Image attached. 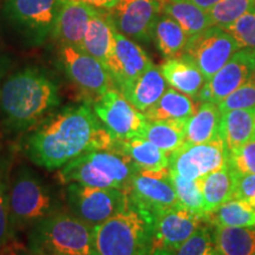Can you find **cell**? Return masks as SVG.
<instances>
[{
    "label": "cell",
    "instance_id": "obj_1",
    "mask_svg": "<svg viewBox=\"0 0 255 255\" xmlns=\"http://www.w3.org/2000/svg\"><path fill=\"white\" fill-rule=\"evenodd\" d=\"M115 141L94 109L82 104L41 121L25 139L24 151L36 165L53 170L87 151L113 148Z\"/></svg>",
    "mask_w": 255,
    "mask_h": 255
},
{
    "label": "cell",
    "instance_id": "obj_2",
    "mask_svg": "<svg viewBox=\"0 0 255 255\" xmlns=\"http://www.w3.org/2000/svg\"><path fill=\"white\" fill-rule=\"evenodd\" d=\"M59 103L55 79L37 68L13 73L0 88V113L5 127L14 131L33 129Z\"/></svg>",
    "mask_w": 255,
    "mask_h": 255
},
{
    "label": "cell",
    "instance_id": "obj_3",
    "mask_svg": "<svg viewBox=\"0 0 255 255\" xmlns=\"http://www.w3.org/2000/svg\"><path fill=\"white\" fill-rule=\"evenodd\" d=\"M152 237L154 216L130 196L122 210L95 227L98 255H150Z\"/></svg>",
    "mask_w": 255,
    "mask_h": 255
},
{
    "label": "cell",
    "instance_id": "obj_4",
    "mask_svg": "<svg viewBox=\"0 0 255 255\" xmlns=\"http://www.w3.org/2000/svg\"><path fill=\"white\" fill-rule=\"evenodd\" d=\"M135 164L126 152L114 145L84 152L59 168V183L77 182L97 188L127 190L135 171Z\"/></svg>",
    "mask_w": 255,
    "mask_h": 255
},
{
    "label": "cell",
    "instance_id": "obj_5",
    "mask_svg": "<svg viewBox=\"0 0 255 255\" xmlns=\"http://www.w3.org/2000/svg\"><path fill=\"white\" fill-rule=\"evenodd\" d=\"M30 246L34 255H98L94 226L60 210L32 227Z\"/></svg>",
    "mask_w": 255,
    "mask_h": 255
},
{
    "label": "cell",
    "instance_id": "obj_6",
    "mask_svg": "<svg viewBox=\"0 0 255 255\" xmlns=\"http://www.w3.org/2000/svg\"><path fill=\"white\" fill-rule=\"evenodd\" d=\"M57 212L59 203L50 187L30 167H19L12 175L9 188V222L13 233L33 227Z\"/></svg>",
    "mask_w": 255,
    "mask_h": 255
},
{
    "label": "cell",
    "instance_id": "obj_7",
    "mask_svg": "<svg viewBox=\"0 0 255 255\" xmlns=\"http://www.w3.org/2000/svg\"><path fill=\"white\" fill-rule=\"evenodd\" d=\"M66 200L72 214L96 227L129 202L127 190L116 188H97L72 182L66 188Z\"/></svg>",
    "mask_w": 255,
    "mask_h": 255
},
{
    "label": "cell",
    "instance_id": "obj_8",
    "mask_svg": "<svg viewBox=\"0 0 255 255\" xmlns=\"http://www.w3.org/2000/svg\"><path fill=\"white\" fill-rule=\"evenodd\" d=\"M239 50L240 46L229 32L213 25L189 37L183 55L193 60L209 81Z\"/></svg>",
    "mask_w": 255,
    "mask_h": 255
},
{
    "label": "cell",
    "instance_id": "obj_9",
    "mask_svg": "<svg viewBox=\"0 0 255 255\" xmlns=\"http://www.w3.org/2000/svg\"><path fill=\"white\" fill-rule=\"evenodd\" d=\"M65 0H5L4 19L34 41L52 33L57 17Z\"/></svg>",
    "mask_w": 255,
    "mask_h": 255
},
{
    "label": "cell",
    "instance_id": "obj_10",
    "mask_svg": "<svg viewBox=\"0 0 255 255\" xmlns=\"http://www.w3.org/2000/svg\"><path fill=\"white\" fill-rule=\"evenodd\" d=\"M59 59L73 84L84 94L92 96L94 101L110 89H116L107 66L85 51L60 44Z\"/></svg>",
    "mask_w": 255,
    "mask_h": 255
},
{
    "label": "cell",
    "instance_id": "obj_11",
    "mask_svg": "<svg viewBox=\"0 0 255 255\" xmlns=\"http://www.w3.org/2000/svg\"><path fill=\"white\" fill-rule=\"evenodd\" d=\"M96 116L115 139L141 136L146 121L144 114L127 100L117 89H110L94 101Z\"/></svg>",
    "mask_w": 255,
    "mask_h": 255
},
{
    "label": "cell",
    "instance_id": "obj_12",
    "mask_svg": "<svg viewBox=\"0 0 255 255\" xmlns=\"http://www.w3.org/2000/svg\"><path fill=\"white\" fill-rule=\"evenodd\" d=\"M127 193L130 199L154 216L178 203L170 169L141 170L133 173Z\"/></svg>",
    "mask_w": 255,
    "mask_h": 255
},
{
    "label": "cell",
    "instance_id": "obj_13",
    "mask_svg": "<svg viewBox=\"0 0 255 255\" xmlns=\"http://www.w3.org/2000/svg\"><path fill=\"white\" fill-rule=\"evenodd\" d=\"M228 150L221 135L201 144L183 145L170 155L169 169L175 174L199 180L228 162Z\"/></svg>",
    "mask_w": 255,
    "mask_h": 255
},
{
    "label": "cell",
    "instance_id": "obj_14",
    "mask_svg": "<svg viewBox=\"0 0 255 255\" xmlns=\"http://www.w3.org/2000/svg\"><path fill=\"white\" fill-rule=\"evenodd\" d=\"M109 13L120 33L135 41L149 43L156 20L162 13V1L119 0Z\"/></svg>",
    "mask_w": 255,
    "mask_h": 255
},
{
    "label": "cell",
    "instance_id": "obj_15",
    "mask_svg": "<svg viewBox=\"0 0 255 255\" xmlns=\"http://www.w3.org/2000/svg\"><path fill=\"white\" fill-rule=\"evenodd\" d=\"M255 70V52L240 49L229 62L220 69L200 91L196 100L200 102L220 103L253 76Z\"/></svg>",
    "mask_w": 255,
    "mask_h": 255
},
{
    "label": "cell",
    "instance_id": "obj_16",
    "mask_svg": "<svg viewBox=\"0 0 255 255\" xmlns=\"http://www.w3.org/2000/svg\"><path fill=\"white\" fill-rule=\"evenodd\" d=\"M207 222L205 218L177 205L154 218L152 248H167L176 252L191 235Z\"/></svg>",
    "mask_w": 255,
    "mask_h": 255
},
{
    "label": "cell",
    "instance_id": "obj_17",
    "mask_svg": "<svg viewBox=\"0 0 255 255\" xmlns=\"http://www.w3.org/2000/svg\"><path fill=\"white\" fill-rule=\"evenodd\" d=\"M152 65L151 59L135 40L116 31L113 52L105 66L117 90L135 81Z\"/></svg>",
    "mask_w": 255,
    "mask_h": 255
},
{
    "label": "cell",
    "instance_id": "obj_18",
    "mask_svg": "<svg viewBox=\"0 0 255 255\" xmlns=\"http://www.w3.org/2000/svg\"><path fill=\"white\" fill-rule=\"evenodd\" d=\"M96 11L97 8L81 0H65L51 34L59 44L82 50L89 21Z\"/></svg>",
    "mask_w": 255,
    "mask_h": 255
},
{
    "label": "cell",
    "instance_id": "obj_19",
    "mask_svg": "<svg viewBox=\"0 0 255 255\" xmlns=\"http://www.w3.org/2000/svg\"><path fill=\"white\" fill-rule=\"evenodd\" d=\"M159 69L171 88L193 98H197L207 82L196 64L186 55L168 58Z\"/></svg>",
    "mask_w": 255,
    "mask_h": 255
},
{
    "label": "cell",
    "instance_id": "obj_20",
    "mask_svg": "<svg viewBox=\"0 0 255 255\" xmlns=\"http://www.w3.org/2000/svg\"><path fill=\"white\" fill-rule=\"evenodd\" d=\"M116 31L109 12L97 8L89 21L82 50L105 65L113 52Z\"/></svg>",
    "mask_w": 255,
    "mask_h": 255
},
{
    "label": "cell",
    "instance_id": "obj_21",
    "mask_svg": "<svg viewBox=\"0 0 255 255\" xmlns=\"http://www.w3.org/2000/svg\"><path fill=\"white\" fill-rule=\"evenodd\" d=\"M167 81L162 75L158 66L152 65L138 78L129 83L121 92L126 96L128 101L139 111L144 113L157 103L159 98L167 91Z\"/></svg>",
    "mask_w": 255,
    "mask_h": 255
},
{
    "label": "cell",
    "instance_id": "obj_22",
    "mask_svg": "<svg viewBox=\"0 0 255 255\" xmlns=\"http://www.w3.org/2000/svg\"><path fill=\"white\" fill-rule=\"evenodd\" d=\"M222 113L213 102H201L195 114L186 124L184 145L201 144L220 136Z\"/></svg>",
    "mask_w": 255,
    "mask_h": 255
},
{
    "label": "cell",
    "instance_id": "obj_23",
    "mask_svg": "<svg viewBox=\"0 0 255 255\" xmlns=\"http://www.w3.org/2000/svg\"><path fill=\"white\" fill-rule=\"evenodd\" d=\"M237 180L238 173L229 164V162L222 168L200 178L205 199L206 214L215 210L227 201L234 199Z\"/></svg>",
    "mask_w": 255,
    "mask_h": 255
},
{
    "label": "cell",
    "instance_id": "obj_24",
    "mask_svg": "<svg viewBox=\"0 0 255 255\" xmlns=\"http://www.w3.org/2000/svg\"><path fill=\"white\" fill-rule=\"evenodd\" d=\"M220 135L228 154L252 141L255 135V108L231 110L222 114Z\"/></svg>",
    "mask_w": 255,
    "mask_h": 255
},
{
    "label": "cell",
    "instance_id": "obj_25",
    "mask_svg": "<svg viewBox=\"0 0 255 255\" xmlns=\"http://www.w3.org/2000/svg\"><path fill=\"white\" fill-rule=\"evenodd\" d=\"M115 145L129 156L136 169L159 170L169 167L170 156L141 136L116 139Z\"/></svg>",
    "mask_w": 255,
    "mask_h": 255
},
{
    "label": "cell",
    "instance_id": "obj_26",
    "mask_svg": "<svg viewBox=\"0 0 255 255\" xmlns=\"http://www.w3.org/2000/svg\"><path fill=\"white\" fill-rule=\"evenodd\" d=\"M195 102L190 96L167 89L157 103L144 111L146 121H188L196 111Z\"/></svg>",
    "mask_w": 255,
    "mask_h": 255
},
{
    "label": "cell",
    "instance_id": "obj_27",
    "mask_svg": "<svg viewBox=\"0 0 255 255\" xmlns=\"http://www.w3.org/2000/svg\"><path fill=\"white\" fill-rule=\"evenodd\" d=\"M188 121H148L141 137L170 156L184 145Z\"/></svg>",
    "mask_w": 255,
    "mask_h": 255
},
{
    "label": "cell",
    "instance_id": "obj_28",
    "mask_svg": "<svg viewBox=\"0 0 255 255\" xmlns=\"http://www.w3.org/2000/svg\"><path fill=\"white\" fill-rule=\"evenodd\" d=\"M162 13L175 19L189 37L213 26L208 11L189 0H164L162 1Z\"/></svg>",
    "mask_w": 255,
    "mask_h": 255
},
{
    "label": "cell",
    "instance_id": "obj_29",
    "mask_svg": "<svg viewBox=\"0 0 255 255\" xmlns=\"http://www.w3.org/2000/svg\"><path fill=\"white\" fill-rule=\"evenodd\" d=\"M152 39L159 52L168 59L183 55L189 36L175 19L161 13L155 23Z\"/></svg>",
    "mask_w": 255,
    "mask_h": 255
},
{
    "label": "cell",
    "instance_id": "obj_30",
    "mask_svg": "<svg viewBox=\"0 0 255 255\" xmlns=\"http://www.w3.org/2000/svg\"><path fill=\"white\" fill-rule=\"evenodd\" d=\"M214 227H255V208L248 201L232 199L207 214Z\"/></svg>",
    "mask_w": 255,
    "mask_h": 255
},
{
    "label": "cell",
    "instance_id": "obj_31",
    "mask_svg": "<svg viewBox=\"0 0 255 255\" xmlns=\"http://www.w3.org/2000/svg\"><path fill=\"white\" fill-rule=\"evenodd\" d=\"M221 255H255V227H214Z\"/></svg>",
    "mask_w": 255,
    "mask_h": 255
},
{
    "label": "cell",
    "instance_id": "obj_32",
    "mask_svg": "<svg viewBox=\"0 0 255 255\" xmlns=\"http://www.w3.org/2000/svg\"><path fill=\"white\" fill-rule=\"evenodd\" d=\"M12 152H0V246L7 244L13 238L9 222V188L12 178Z\"/></svg>",
    "mask_w": 255,
    "mask_h": 255
},
{
    "label": "cell",
    "instance_id": "obj_33",
    "mask_svg": "<svg viewBox=\"0 0 255 255\" xmlns=\"http://www.w3.org/2000/svg\"><path fill=\"white\" fill-rule=\"evenodd\" d=\"M170 173L178 203L190 212L206 219L205 199H203L200 178L199 180H189V178L175 174L173 171H170Z\"/></svg>",
    "mask_w": 255,
    "mask_h": 255
},
{
    "label": "cell",
    "instance_id": "obj_34",
    "mask_svg": "<svg viewBox=\"0 0 255 255\" xmlns=\"http://www.w3.org/2000/svg\"><path fill=\"white\" fill-rule=\"evenodd\" d=\"M255 6V0H220L209 9L213 25L227 28Z\"/></svg>",
    "mask_w": 255,
    "mask_h": 255
},
{
    "label": "cell",
    "instance_id": "obj_35",
    "mask_svg": "<svg viewBox=\"0 0 255 255\" xmlns=\"http://www.w3.org/2000/svg\"><path fill=\"white\" fill-rule=\"evenodd\" d=\"M174 255H221L216 247L213 229L201 226Z\"/></svg>",
    "mask_w": 255,
    "mask_h": 255
},
{
    "label": "cell",
    "instance_id": "obj_36",
    "mask_svg": "<svg viewBox=\"0 0 255 255\" xmlns=\"http://www.w3.org/2000/svg\"><path fill=\"white\" fill-rule=\"evenodd\" d=\"M225 30L234 37L240 49L255 52V6Z\"/></svg>",
    "mask_w": 255,
    "mask_h": 255
},
{
    "label": "cell",
    "instance_id": "obj_37",
    "mask_svg": "<svg viewBox=\"0 0 255 255\" xmlns=\"http://www.w3.org/2000/svg\"><path fill=\"white\" fill-rule=\"evenodd\" d=\"M222 114L231 110L254 109L255 108V84L253 81H248L227 96L225 100L218 103Z\"/></svg>",
    "mask_w": 255,
    "mask_h": 255
},
{
    "label": "cell",
    "instance_id": "obj_38",
    "mask_svg": "<svg viewBox=\"0 0 255 255\" xmlns=\"http://www.w3.org/2000/svg\"><path fill=\"white\" fill-rule=\"evenodd\" d=\"M228 162L239 175L255 174V138L229 152Z\"/></svg>",
    "mask_w": 255,
    "mask_h": 255
},
{
    "label": "cell",
    "instance_id": "obj_39",
    "mask_svg": "<svg viewBox=\"0 0 255 255\" xmlns=\"http://www.w3.org/2000/svg\"><path fill=\"white\" fill-rule=\"evenodd\" d=\"M253 197H255V174H238L234 199H241L250 202Z\"/></svg>",
    "mask_w": 255,
    "mask_h": 255
},
{
    "label": "cell",
    "instance_id": "obj_40",
    "mask_svg": "<svg viewBox=\"0 0 255 255\" xmlns=\"http://www.w3.org/2000/svg\"><path fill=\"white\" fill-rule=\"evenodd\" d=\"M81 1L87 2V4L94 6V7H96V8L110 9L117 4V1H119V0H81Z\"/></svg>",
    "mask_w": 255,
    "mask_h": 255
},
{
    "label": "cell",
    "instance_id": "obj_41",
    "mask_svg": "<svg viewBox=\"0 0 255 255\" xmlns=\"http://www.w3.org/2000/svg\"><path fill=\"white\" fill-rule=\"evenodd\" d=\"M189 1L193 2V4L197 5L202 9H205V11H209L213 6H214L215 4H218L220 0H189Z\"/></svg>",
    "mask_w": 255,
    "mask_h": 255
},
{
    "label": "cell",
    "instance_id": "obj_42",
    "mask_svg": "<svg viewBox=\"0 0 255 255\" xmlns=\"http://www.w3.org/2000/svg\"><path fill=\"white\" fill-rule=\"evenodd\" d=\"M174 254L175 252L173 251L167 250V248H159V247L152 248L150 253V255H174Z\"/></svg>",
    "mask_w": 255,
    "mask_h": 255
},
{
    "label": "cell",
    "instance_id": "obj_43",
    "mask_svg": "<svg viewBox=\"0 0 255 255\" xmlns=\"http://www.w3.org/2000/svg\"><path fill=\"white\" fill-rule=\"evenodd\" d=\"M251 81H253V82H254V84H255V70H254V72H253V76H252Z\"/></svg>",
    "mask_w": 255,
    "mask_h": 255
},
{
    "label": "cell",
    "instance_id": "obj_44",
    "mask_svg": "<svg viewBox=\"0 0 255 255\" xmlns=\"http://www.w3.org/2000/svg\"><path fill=\"white\" fill-rule=\"evenodd\" d=\"M157 1H164V0H157Z\"/></svg>",
    "mask_w": 255,
    "mask_h": 255
},
{
    "label": "cell",
    "instance_id": "obj_45",
    "mask_svg": "<svg viewBox=\"0 0 255 255\" xmlns=\"http://www.w3.org/2000/svg\"><path fill=\"white\" fill-rule=\"evenodd\" d=\"M30 255H34V254H32V253H31V254H30Z\"/></svg>",
    "mask_w": 255,
    "mask_h": 255
},
{
    "label": "cell",
    "instance_id": "obj_46",
    "mask_svg": "<svg viewBox=\"0 0 255 255\" xmlns=\"http://www.w3.org/2000/svg\"><path fill=\"white\" fill-rule=\"evenodd\" d=\"M254 138H255V135H254Z\"/></svg>",
    "mask_w": 255,
    "mask_h": 255
}]
</instances>
